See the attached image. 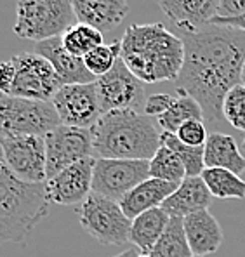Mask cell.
I'll return each instance as SVG.
<instances>
[{"mask_svg":"<svg viewBox=\"0 0 245 257\" xmlns=\"http://www.w3.org/2000/svg\"><path fill=\"white\" fill-rule=\"evenodd\" d=\"M183 224L193 255L205 257L214 254L224 240L223 228L217 219L209 212V209L186 215L183 219Z\"/></svg>","mask_w":245,"mask_h":257,"instance_id":"17","label":"cell"},{"mask_svg":"<svg viewBox=\"0 0 245 257\" xmlns=\"http://www.w3.org/2000/svg\"><path fill=\"white\" fill-rule=\"evenodd\" d=\"M47 179L65 171L70 165L94 157L90 128L58 125L45 136Z\"/></svg>","mask_w":245,"mask_h":257,"instance_id":"12","label":"cell"},{"mask_svg":"<svg viewBox=\"0 0 245 257\" xmlns=\"http://www.w3.org/2000/svg\"><path fill=\"white\" fill-rule=\"evenodd\" d=\"M202 179L207 184L210 195L219 200H243L245 181L238 174L226 169H203Z\"/></svg>","mask_w":245,"mask_h":257,"instance_id":"25","label":"cell"},{"mask_svg":"<svg viewBox=\"0 0 245 257\" xmlns=\"http://www.w3.org/2000/svg\"><path fill=\"white\" fill-rule=\"evenodd\" d=\"M203 164L205 169H226L238 176L245 172V157L236 145L235 138L217 131L207 138Z\"/></svg>","mask_w":245,"mask_h":257,"instance_id":"21","label":"cell"},{"mask_svg":"<svg viewBox=\"0 0 245 257\" xmlns=\"http://www.w3.org/2000/svg\"><path fill=\"white\" fill-rule=\"evenodd\" d=\"M150 179V160L96 158L92 193L120 202L131 190Z\"/></svg>","mask_w":245,"mask_h":257,"instance_id":"9","label":"cell"},{"mask_svg":"<svg viewBox=\"0 0 245 257\" xmlns=\"http://www.w3.org/2000/svg\"><path fill=\"white\" fill-rule=\"evenodd\" d=\"M172 101H174V96H171V94H153V96H150L148 99H146L145 115L158 118V116L164 115V113L171 108Z\"/></svg>","mask_w":245,"mask_h":257,"instance_id":"32","label":"cell"},{"mask_svg":"<svg viewBox=\"0 0 245 257\" xmlns=\"http://www.w3.org/2000/svg\"><path fill=\"white\" fill-rule=\"evenodd\" d=\"M242 146H243V150H245V138H243V143H242Z\"/></svg>","mask_w":245,"mask_h":257,"instance_id":"38","label":"cell"},{"mask_svg":"<svg viewBox=\"0 0 245 257\" xmlns=\"http://www.w3.org/2000/svg\"><path fill=\"white\" fill-rule=\"evenodd\" d=\"M141 255V250H138V248H129V250H124L122 254L118 255H113V257H139Z\"/></svg>","mask_w":245,"mask_h":257,"instance_id":"36","label":"cell"},{"mask_svg":"<svg viewBox=\"0 0 245 257\" xmlns=\"http://www.w3.org/2000/svg\"><path fill=\"white\" fill-rule=\"evenodd\" d=\"M14 77H16V68H14L13 59L9 61H0V94L2 96H9L11 89L14 84Z\"/></svg>","mask_w":245,"mask_h":257,"instance_id":"33","label":"cell"},{"mask_svg":"<svg viewBox=\"0 0 245 257\" xmlns=\"http://www.w3.org/2000/svg\"><path fill=\"white\" fill-rule=\"evenodd\" d=\"M45 184L18 179L6 164L0 145V245L20 243L49 214Z\"/></svg>","mask_w":245,"mask_h":257,"instance_id":"4","label":"cell"},{"mask_svg":"<svg viewBox=\"0 0 245 257\" xmlns=\"http://www.w3.org/2000/svg\"><path fill=\"white\" fill-rule=\"evenodd\" d=\"M37 54L47 59L52 64L59 82L63 85H73V84H94L97 80L92 73L85 68L84 58L70 54L63 45L61 37L49 39L44 42L37 44Z\"/></svg>","mask_w":245,"mask_h":257,"instance_id":"15","label":"cell"},{"mask_svg":"<svg viewBox=\"0 0 245 257\" xmlns=\"http://www.w3.org/2000/svg\"><path fill=\"white\" fill-rule=\"evenodd\" d=\"M242 84L245 85V64H243V70H242Z\"/></svg>","mask_w":245,"mask_h":257,"instance_id":"37","label":"cell"},{"mask_svg":"<svg viewBox=\"0 0 245 257\" xmlns=\"http://www.w3.org/2000/svg\"><path fill=\"white\" fill-rule=\"evenodd\" d=\"M0 145L7 167L18 179L28 184H45L47 181L45 138L0 134Z\"/></svg>","mask_w":245,"mask_h":257,"instance_id":"8","label":"cell"},{"mask_svg":"<svg viewBox=\"0 0 245 257\" xmlns=\"http://www.w3.org/2000/svg\"><path fill=\"white\" fill-rule=\"evenodd\" d=\"M58 125H61V120L52 101L0 94V134L45 138Z\"/></svg>","mask_w":245,"mask_h":257,"instance_id":"6","label":"cell"},{"mask_svg":"<svg viewBox=\"0 0 245 257\" xmlns=\"http://www.w3.org/2000/svg\"><path fill=\"white\" fill-rule=\"evenodd\" d=\"M157 4L183 32H193L210 25L219 11V0H157Z\"/></svg>","mask_w":245,"mask_h":257,"instance_id":"16","label":"cell"},{"mask_svg":"<svg viewBox=\"0 0 245 257\" xmlns=\"http://www.w3.org/2000/svg\"><path fill=\"white\" fill-rule=\"evenodd\" d=\"M84 231L103 245H124L129 241L133 219L122 210L118 202L97 193H90L78 209Z\"/></svg>","mask_w":245,"mask_h":257,"instance_id":"7","label":"cell"},{"mask_svg":"<svg viewBox=\"0 0 245 257\" xmlns=\"http://www.w3.org/2000/svg\"><path fill=\"white\" fill-rule=\"evenodd\" d=\"M52 104L63 125L92 128L103 116L96 82L63 85L52 97Z\"/></svg>","mask_w":245,"mask_h":257,"instance_id":"13","label":"cell"},{"mask_svg":"<svg viewBox=\"0 0 245 257\" xmlns=\"http://www.w3.org/2000/svg\"><path fill=\"white\" fill-rule=\"evenodd\" d=\"M152 116L136 109L103 113L90 128L94 158L152 160L162 146V131Z\"/></svg>","mask_w":245,"mask_h":257,"instance_id":"3","label":"cell"},{"mask_svg":"<svg viewBox=\"0 0 245 257\" xmlns=\"http://www.w3.org/2000/svg\"><path fill=\"white\" fill-rule=\"evenodd\" d=\"M103 113L113 109H136L145 113L148 97L145 96V84L126 66L122 58L116 61L111 71L96 80Z\"/></svg>","mask_w":245,"mask_h":257,"instance_id":"11","label":"cell"},{"mask_svg":"<svg viewBox=\"0 0 245 257\" xmlns=\"http://www.w3.org/2000/svg\"><path fill=\"white\" fill-rule=\"evenodd\" d=\"M191 257H202V255H191Z\"/></svg>","mask_w":245,"mask_h":257,"instance_id":"39","label":"cell"},{"mask_svg":"<svg viewBox=\"0 0 245 257\" xmlns=\"http://www.w3.org/2000/svg\"><path fill=\"white\" fill-rule=\"evenodd\" d=\"M16 77L9 96L37 101H52L63 84L52 64L37 52H23L13 56Z\"/></svg>","mask_w":245,"mask_h":257,"instance_id":"10","label":"cell"},{"mask_svg":"<svg viewBox=\"0 0 245 257\" xmlns=\"http://www.w3.org/2000/svg\"><path fill=\"white\" fill-rule=\"evenodd\" d=\"M75 20L71 0H18L13 30L20 39L39 44L61 37Z\"/></svg>","mask_w":245,"mask_h":257,"instance_id":"5","label":"cell"},{"mask_svg":"<svg viewBox=\"0 0 245 257\" xmlns=\"http://www.w3.org/2000/svg\"><path fill=\"white\" fill-rule=\"evenodd\" d=\"M150 177L179 184L186 177V169L174 151L162 145L150 160Z\"/></svg>","mask_w":245,"mask_h":257,"instance_id":"27","label":"cell"},{"mask_svg":"<svg viewBox=\"0 0 245 257\" xmlns=\"http://www.w3.org/2000/svg\"><path fill=\"white\" fill-rule=\"evenodd\" d=\"M184 63L178 89L190 94L203 109V122L216 125L223 118L224 97L242 84L245 32L229 26L207 25L183 33Z\"/></svg>","mask_w":245,"mask_h":257,"instance_id":"1","label":"cell"},{"mask_svg":"<svg viewBox=\"0 0 245 257\" xmlns=\"http://www.w3.org/2000/svg\"><path fill=\"white\" fill-rule=\"evenodd\" d=\"M210 25L229 26V28H238V30H242V32H245V14L238 18H228V20H224V18H214V20L210 21Z\"/></svg>","mask_w":245,"mask_h":257,"instance_id":"35","label":"cell"},{"mask_svg":"<svg viewBox=\"0 0 245 257\" xmlns=\"http://www.w3.org/2000/svg\"><path fill=\"white\" fill-rule=\"evenodd\" d=\"M169 221H171V215L165 212L162 207L139 214L138 217L133 219L129 241L138 250L146 254V252H150L155 247L158 238L164 235Z\"/></svg>","mask_w":245,"mask_h":257,"instance_id":"22","label":"cell"},{"mask_svg":"<svg viewBox=\"0 0 245 257\" xmlns=\"http://www.w3.org/2000/svg\"><path fill=\"white\" fill-rule=\"evenodd\" d=\"M210 202H212V195L202 177H184L179 183L178 190L162 203V209L171 217L184 219L190 214L207 210Z\"/></svg>","mask_w":245,"mask_h":257,"instance_id":"19","label":"cell"},{"mask_svg":"<svg viewBox=\"0 0 245 257\" xmlns=\"http://www.w3.org/2000/svg\"><path fill=\"white\" fill-rule=\"evenodd\" d=\"M120 52H122V45L120 42H113L110 45H99L94 51H90L87 56H84L85 68L94 75L96 78L106 75L111 71L116 61L120 59Z\"/></svg>","mask_w":245,"mask_h":257,"instance_id":"29","label":"cell"},{"mask_svg":"<svg viewBox=\"0 0 245 257\" xmlns=\"http://www.w3.org/2000/svg\"><path fill=\"white\" fill-rule=\"evenodd\" d=\"M191 255H193V252H191L190 243H188L183 219L171 217L164 235L158 238L155 247L150 252H146V254L141 252L139 257H191Z\"/></svg>","mask_w":245,"mask_h":257,"instance_id":"24","label":"cell"},{"mask_svg":"<svg viewBox=\"0 0 245 257\" xmlns=\"http://www.w3.org/2000/svg\"><path fill=\"white\" fill-rule=\"evenodd\" d=\"M190 120H203V109L197 99L178 89V96H174L171 108L157 118V125L162 128V132L176 134L178 128Z\"/></svg>","mask_w":245,"mask_h":257,"instance_id":"23","label":"cell"},{"mask_svg":"<svg viewBox=\"0 0 245 257\" xmlns=\"http://www.w3.org/2000/svg\"><path fill=\"white\" fill-rule=\"evenodd\" d=\"M223 118L236 131L245 132V85H235L224 97Z\"/></svg>","mask_w":245,"mask_h":257,"instance_id":"30","label":"cell"},{"mask_svg":"<svg viewBox=\"0 0 245 257\" xmlns=\"http://www.w3.org/2000/svg\"><path fill=\"white\" fill-rule=\"evenodd\" d=\"M94 162H96L94 157L85 158L45 181V193L49 202L56 205L84 203L85 198L92 193Z\"/></svg>","mask_w":245,"mask_h":257,"instance_id":"14","label":"cell"},{"mask_svg":"<svg viewBox=\"0 0 245 257\" xmlns=\"http://www.w3.org/2000/svg\"><path fill=\"white\" fill-rule=\"evenodd\" d=\"M178 186L179 184L176 183H167V181L150 177L141 184H138L134 190H131L118 203L127 217L134 219L146 210L162 207V203L178 190Z\"/></svg>","mask_w":245,"mask_h":257,"instance_id":"20","label":"cell"},{"mask_svg":"<svg viewBox=\"0 0 245 257\" xmlns=\"http://www.w3.org/2000/svg\"><path fill=\"white\" fill-rule=\"evenodd\" d=\"M178 139L181 143L188 146H193V148H200V146H205L207 143V127L203 120H190V122L183 123L178 132H176Z\"/></svg>","mask_w":245,"mask_h":257,"instance_id":"31","label":"cell"},{"mask_svg":"<svg viewBox=\"0 0 245 257\" xmlns=\"http://www.w3.org/2000/svg\"><path fill=\"white\" fill-rule=\"evenodd\" d=\"M162 145L167 146L169 150H172L176 155L181 158L184 169H186V177H200L205 164H203V151L205 146L200 148H193L188 146L184 143H181L178 136L172 132H162Z\"/></svg>","mask_w":245,"mask_h":257,"instance_id":"28","label":"cell"},{"mask_svg":"<svg viewBox=\"0 0 245 257\" xmlns=\"http://www.w3.org/2000/svg\"><path fill=\"white\" fill-rule=\"evenodd\" d=\"M63 45L70 54L84 58L90 51L103 45V32L85 23H75L61 35Z\"/></svg>","mask_w":245,"mask_h":257,"instance_id":"26","label":"cell"},{"mask_svg":"<svg viewBox=\"0 0 245 257\" xmlns=\"http://www.w3.org/2000/svg\"><path fill=\"white\" fill-rule=\"evenodd\" d=\"M120 45L122 61L143 84L178 80L184 63V44L162 23L131 25Z\"/></svg>","mask_w":245,"mask_h":257,"instance_id":"2","label":"cell"},{"mask_svg":"<svg viewBox=\"0 0 245 257\" xmlns=\"http://www.w3.org/2000/svg\"><path fill=\"white\" fill-rule=\"evenodd\" d=\"M78 23H85L99 32L116 28L129 13L127 0H71Z\"/></svg>","mask_w":245,"mask_h":257,"instance_id":"18","label":"cell"},{"mask_svg":"<svg viewBox=\"0 0 245 257\" xmlns=\"http://www.w3.org/2000/svg\"><path fill=\"white\" fill-rule=\"evenodd\" d=\"M245 14V0H219V11L216 18H238Z\"/></svg>","mask_w":245,"mask_h":257,"instance_id":"34","label":"cell"}]
</instances>
